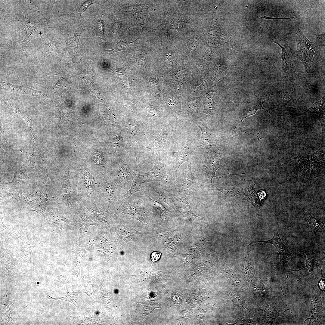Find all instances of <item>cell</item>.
I'll return each instance as SVG.
<instances>
[{"label":"cell","mask_w":325,"mask_h":325,"mask_svg":"<svg viewBox=\"0 0 325 325\" xmlns=\"http://www.w3.org/2000/svg\"><path fill=\"white\" fill-rule=\"evenodd\" d=\"M297 45L295 56L302 63L306 73H308L317 55V49L314 44L309 41L299 29L296 32Z\"/></svg>","instance_id":"6da1fadb"},{"label":"cell","mask_w":325,"mask_h":325,"mask_svg":"<svg viewBox=\"0 0 325 325\" xmlns=\"http://www.w3.org/2000/svg\"><path fill=\"white\" fill-rule=\"evenodd\" d=\"M221 156V153L217 149L209 152L204 161L202 162L200 166V170L203 171L206 173L209 178L210 185L212 188L215 187L212 182L213 178H220L217 177L215 173L218 169H221L223 167L220 164Z\"/></svg>","instance_id":"7a4b0ae2"},{"label":"cell","mask_w":325,"mask_h":325,"mask_svg":"<svg viewBox=\"0 0 325 325\" xmlns=\"http://www.w3.org/2000/svg\"><path fill=\"white\" fill-rule=\"evenodd\" d=\"M142 183L153 181L169 183V178L167 175L164 165L161 159L160 153L156 155L153 167L148 172L142 175H139Z\"/></svg>","instance_id":"3957f363"},{"label":"cell","mask_w":325,"mask_h":325,"mask_svg":"<svg viewBox=\"0 0 325 325\" xmlns=\"http://www.w3.org/2000/svg\"><path fill=\"white\" fill-rule=\"evenodd\" d=\"M258 242L270 243L275 246L276 250L278 252L280 256V262L277 266L278 268H282L286 263L291 260L292 257L291 254L288 251L286 246L282 242L277 228L274 232L273 237L271 239L266 241L256 240L252 241L248 246Z\"/></svg>","instance_id":"277c9868"},{"label":"cell","mask_w":325,"mask_h":325,"mask_svg":"<svg viewBox=\"0 0 325 325\" xmlns=\"http://www.w3.org/2000/svg\"><path fill=\"white\" fill-rule=\"evenodd\" d=\"M120 210L122 215L128 218L137 220L145 224L148 223L145 211L137 205L129 204L123 200L122 201Z\"/></svg>","instance_id":"5b68a950"},{"label":"cell","mask_w":325,"mask_h":325,"mask_svg":"<svg viewBox=\"0 0 325 325\" xmlns=\"http://www.w3.org/2000/svg\"><path fill=\"white\" fill-rule=\"evenodd\" d=\"M193 149V144L190 141L188 140L186 144L181 150L172 152L173 165L176 172L184 162H191Z\"/></svg>","instance_id":"8992f818"},{"label":"cell","mask_w":325,"mask_h":325,"mask_svg":"<svg viewBox=\"0 0 325 325\" xmlns=\"http://www.w3.org/2000/svg\"><path fill=\"white\" fill-rule=\"evenodd\" d=\"M117 231L121 239L127 244H133L141 238L142 234L131 226L124 225L119 226Z\"/></svg>","instance_id":"52a82bcc"},{"label":"cell","mask_w":325,"mask_h":325,"mask_svg":"<svg viewBox=\"0 0 325 325\" xmlns=\"http://www.w3.org/2000/svg\"><path fill=\"white\" fill-rule=\"evenodd\" d=\"M182 187L178 193L190 195L195 191L197 185L196 178L193 175L191 170V162H188L187 168L184 173Z\"/></svg>","instance_id":"ba28073f"},{"label":"cell","mask_w":325,"mask_h":325,"mask_svg":"<svg viewBox=\"0 0 325 325\" xmlns=\"http://www.w3.org/2000/svg\"><path fill=\"white\" fill-rule=\"evenodd\" d=\"M1 89L10 92L20 94H28L33 96L44 95V93L35 90L29 87L26 84L22 85H17L11 84L7 82H0Z\"/></svg>","instance_id":"9c48e42d"},{"label":"cell","mask_w":325,"mask_h":325,"mask_svg":"<svg viewBox=\"0 0 325 325\" xmlns=\"http://www.w3.org/2000/svg\"><path fill=\"white\" fill-rule=\"evenodd\" d=\"M273 42L279 46L282 49L281 60L282 76L284 79L290 77L296 72L303 73L293 65L291 59L289 56L285 48L276 41Z\"/></svg>","instance_id":"30bf717a"},{"label":"cell","mask_w":325,"mask_h":325,"mask_svg":"<svg viewBox=\"0 0 325 325\" xmlns=\"http://www.w3.org/2000/svg\"><path fill=\"white\" fill-rule=\"evenodd\" d=\"M194 122L199 128L202 133V144L199 147L205 148L209 152L217 150L215 147L213 138L207 125L199 121Z\"/></svg>","instance_id":"8fae6325"},{"label":"cell","mask_w":325,"mask_h":325,"mask_svg":"<svg viewBox=\"0 0 325 325\" xmlns=\"http://www.w3.org/2000/svg\"><path fill=\"white\" fill-rule=\"evenodd\" d=\"M292 159L297 172L303 176L310 175L311 162L308 154L301 153Z\"/></svg>","instance_id":"7c38bea8"},{"label":"cell","mask_w":325,"mask_h":325,"mask_svg":"<svg viewBox=\"0 0 325 325\" xmlns=\"http://www.w3.org/2000/svg\"><path fill=\"white\" fill-rule=\"evenodd\" d=\"M143 199L146 202L153 214L158 219H162L166 213V209L159 202L151 198L145 191H142Z\"/></svg>","instance_id":"4fadbf2b"},{"label":"cell","mask_w":325,"mask_h":325,"mask_svg":"<svg viewBox=\"0 0 325 325\" xmlns=\"http://www.w3.org/2000/svg\"><path fill=\"white\" fill-rule=\"evenodd\" d=\"M267 101L263 98H259L249 102L247 106L244 109L243 113L240 117V120L242 121L247 117L255 114L257 110L259 109H264L270 113L266 110L262 106L263 103Z\"/></svg>","instance_id":"5bb4252c"},{"label":"cell","mask_w":325,"mask_h":325,"mask_svg":"<svg viewBox=\"0 0 325 325\" xmlns=\"http://www.w3.org/2000/svg\"><path fill=\"white\" fill-rule=\"evenodd\" d=\"M162 129L159 136L153 142L155 149L158 150L165 149L169 137L173 130L171 125L165 126Z\"/></svg>","instance_id":"9a60e30c"},{"label":"cell","mask_w":325,"mask_h":325,"mask_svg":"<svg viewBox=\"0 0 325 325\" xmlns=\"http://www.w3.org/2000/svg\"><path fill=\"white\" fill-rule=\"evenodd\" d=\"M135 174L127 166L124 165L119 169L117 177L119 184L125 187L133 179Z\"/></svg>","instance_id":"2e32d148"},{"label":"cell","mask_w":325,"mask_h":325,"mask_svg":"<svg viewBox=\"0 0 325 325\" xmlns=\"http://www.w3.org/2000/svg\"><path fill=\"white\" fill-rule=\"evenodd\" d=\"M305 252L307 255V258L305 262V266L304 267L299 269L298 270H293L288 272H289L293 271H299L305 268H307L308 269L309 271L305 275L297 280V281H299L303 277L305 276L307 273H308L309 272L313 273H314V271H317L318 268L320 264L319 262V260L315 254L309 252Z\"/></svg>","instance_id":"e0dca14e"},{"label":"cell","mask_w":325,"mask_h":325,"mask_svg":"<svg viewBox=\"0 0 325 325\" xmlns=\"http://www.w3.org/2000/svg\"><path fill=\"white\" fill-rule=\"evenodd\" d=\"M311 300V316L308 319L318 320L321 318L323 315L321 314L322 310L321 301L319 299L318 296L316 295H313Z\"/></svg>","instance_id":"ac0fdd59"},{"label":"cell","mask_w":325,"mask_h":325,"mask_svg":"<svg viewBox=\"0 0 325 325\" xmlns=\"http://www.w3.org/2000/svg\"><path fill=\"white\" fill-rule=\"evenodd\" d=\"M266 306L264 311V317L266 322L272 324L276 318L279 316H282L284 315L285 312L287 310H290L287 309L282 312H279L276 311L273 304L272 300L269 304Z\"/></svg>","instance_id":"d6986e66"},{"label":"cell","mask_w":325,"mask_h":325,"mask_svg":"<svg viewBox=\"0 0 325 325\" xmlns=\"http://www.w3.org/2000/svg\"><path fill=\"white\" fill-rule=\"evenodd\" d=\"M310 173L314 178L325 175V161L311 162Z\"/></svg>","instance_id":"ffe728a7"},{"label":"cell","mask_w":325,"mask_h":325,"mask_svg":"<svg viewBox=\"0 0 325 325\" xmlns=\"http://www.w3.org/2000/svg\"><path fill=\"white\" fill-rule=\"evenodd\" d=\"M142 183L139 175L135 174L133 179L132 183L130 188L125 194V200H128L135 193L138 191H143Z\"/></svg>","instance_id":"44dd1931"},{"label":"cell","mask_w":325,"mask_h":325,"mask_svg":"<svg viewBox=\"0 0 325 325\" xmlns=\"http://www.w3.org/2000/svg\"><path fill=\"white\" fill-rule=\"evenodd\" d=\"M325 96L320 101L312 104L305 113L319 114V116L325 114Z\"/></svg>","instance_id":"7402d4cb"},{"label":"cell","mask_w":325,"mask_h":325,"mask_svg":"<svg viewBox=\"0 0 325 325\" xmlns=\"http://www.w3.org/2000/svg\"><path fill=\"white\" fill-rule=\"evenodd\" d=\"M294 93L292 87L289 83L282 90L277 91V98L282 102H288L292 98Z\"/></svg>","instance_id":"603a6c76"},{"label":"cell","mask_w":325,"mask_h":325,"mask_svg":"<svg viewBox=\"0 0 325 325\" xmlns=\"http://www.w3.org/2000/svg\"><path fill=\"white\" fill-rule=\"evenodd\" d=\"M216 188L211 190L219 191L228 197L231 196L237 198H242L244 200L243 197L245 194L244 193L243 187L231 188L228 189H219L217 187Z\"/></svg>","instance_id":"cb8c5ba5"},{"label":"cell","mask_w":325,"mask_h":325,"mask_svg":"<svg viewBox=\"0 0 325 325\" xmlns=\"http://www.w3.org/2000/svg\"><path fill=\"white\" fill-rule=\"evenodd\" d=\"M156 192L159 194L160 199L161 200L166 203L175 210L177 208L175 203L174 201L175 197H174L173 195L164 189H162V190Z\"/></svg>","instance_id":"d4e9b609"},{"label":"cell","mask_w":325,"mask_h":325,"mask_svg":"<svg viewBox=\"0 0 325 325\" xmlns=\"http://www.w3.org/2000/svg\"><path fill=\"white\" fill-rule=\"evenodd\" d=\"M104 192L107 200L110 201L114 199L115 197L116 189L113 183H106L104 184Z\"/></svg>","instance_id":"484cf974"},{"label":"cell","mask_w":325,"mask_h":325,"mask_svg":"<svg viewBox=\"0 0 325 325\" xmlns=\"http://www.w3.org/2000/svg\"><path fill=\"white\" fill-rule=\"evenodd\" d=\"M56 51V48L54 42L50 39H47L45 43L44 51L39 56V58L40 60H43L47 55L54 52Z\"/></svg>","instance_id":"4316f807"},{"label":"cell","mask_w":325,"mask_h":325,"mask_svg":"<svg viewBox=\"0 0 325 325\" xmlns=\"http://www.w3.org/2000/svg\"><path fill=\"white\" fill-rule=\"evenodd\" d=\"M22 22L23 25L26 35V38L24 40H27L36 28V24L33 22V21H30L26 17L24 18L22 20Z\"/></svg>","instance_id":"83f0119b"},{"label":"cell","mask_w":325,"mask_h":325,"mask_svg":"<svg viewBox=\"0 0 325 325\" xmlns=\"http://www.w3.org/2000/svg\"><path fill=\"white\" fill-rule=\"evenodd\" d=\"M309 156L311 162L325 161V147L321 146L318 150L311 153Z\"/></svg>","instance_id":"f1b7e54d"},{"label":"cell","mask_w":325,"mask_h":325,"mask_svg":"<svg viewBox=\"0 0 325 325\" xmlns=\"http://www.w3.org/2000/svg\"><path fill=\"white\" fill-rule=\"evenodd\" d=\"M138 38L134 41L130 42H127L121 40L119 42H117L116 46L114 48L106 51H109V54H111L118 51L125 50L132 45L133 43H135Z\"/></svg>","instance_id":"f546056e"},{"label":"cell","mask_w":325,"mask_h":325,"mask_svg":"<svg viewBox=\"0 0 325 325\" xmlns=\"http://www.w3.org/2000/svg\"><path fill=\"white\" fill-rule=\"evenodd\" d=\"M83 179L86 187L89 191H92L94 188V183L92 176L87 170H85Z\"/></svg>","instance_id":"4dcf8cb0"},{"label":"cell","mask_w":325,"mask_h":325,"mask_svg":"<svg viewBox=\"0 0 325 325\" xmlns=\"http://www.w3.org/2000/svg\"><path fill=\"white\" fill-rule=\"evenodd\" d=\"M81 35L82 32L80 30H76L74 36L70 39V42L69 44V45L71 47L77 48L79 40Z\"/></svg>","instance_id":"1f68e13d"},{"label":"cell","mask_w":325,"mask_h":325,"mask_svg":"<svg viewBox=\"0 0 325 325\" xmlns=\"http://www.w3.org/2000/svg\"><path fill=\"white\" fill-rule=\"evenodd\" d=\"M307 225L311 229L315 230L321 228L322 226V223L314 217H311L308 220Z\"/></svg>","instance_id":"d6a6232c"},{"label":"cell","mask_w":325,"mask_h":325,"mask_svg":"<svg viewBox=\"0 0 325 325\" xmlns=\"http://www.w3.org/2000/svg\"><path fill=\"white\" fill-rule=\"evenodd\" d=\"M148 82L149 87L153 92L156 93L159 92V88L156 79L149 78Z\"/></svg>","instance_id":"836d02e7"},{"label":"cell","mask_w":325,"mask_h":325,"mask_svg":"<svg viewBox=\"0 0 325 325\" xmlns=\"http://www.w3.org/2000/svg\"><path fill=\"white\" fill-rule=\"evenodd\" d=\"M96 33L98 36L103 37L104 35V26L103 20L100 19L98 20L96 24Z\"/></svg>","instance_id":"e575fe53"},{"label":"cell","mask_w":325,"mask_h":325,"mask_svg":"<svg viewBox=\"0 0 325 325\" xmlns=\"http://www.w3.org/2000/svg\"><path fill=\"white\" fill-rule=\"evenodd\" d=\"M95 4L94 1L92 0H88L84 2L81 4L79 8V16H80L90 5Z\"/></svg>","instance_id":"d590c367"},{"label":"cell","mask_w":325,"mask_h":325,"mask_svg":"<svg viewBox=\"0 0 325 325\" xmlns=\"http://www.w3.org/2000/svg\"><path fill=\"white\" fill-rule=\"evenodd\" d=\"M161 252L157 251L153 252L151 253L150 256V259L152 262L151 266L153 262L159 260L161 257Z\"/></svg>","instance_id":"8d00e7d4"},{"label":"cell","mask_w":325,"mask_h":325,"mask_svg":"<svg viewBox=\"0 0 325 325\" xmlns=\"http://www.w3.org/2000/svg\"><path fill=\"white\" fill-rule=\"evenodd\" d=\"M321 126L322 135L323 137H324L325 135V118L324 115L319 116L318 118Z\"/></svg>","instance_id":"74e56055"},{"label":"cell","mask_w":325,"mask_h":325,"mask_svg":"<svg viewBox=\"0 0 325 325\" xmlns=\"http://www.w3.org/2000/svg\"><path fill=\"white\" fill-rule=\"evenodd\" d=\"M124 105L133 109L134 107V102L132 100L127 99L124 101Z\"/></svg>","instance_id":"f35d334b"},{"label":"cell","mask_w":325,"mask_h":325,"mask_svg":"<svg viewBox=\"0 0 325 325\" xmlns=\"http://www.w3.org/2000/svg\"><path fill=\"white\" fill-rule=\"evenodd\" d=\"M318 287L320 290L322 291H324L325 290V282H324V278H321L318 283Z\"/></svg>","instance_id":"ab89813d"},{"label":"cell","mask_w":325,"mask_h":325,"mask_svg":"<svg viewBox=\"0 0 325 325\" xmlns=\"http://www.w3.org/2000/svg\"><path fill=\"white\" fill-rule=\"evenodd\" d=\"M119 24L117 22L115 23L114 24L113 28V33H116L118 31L119 29Z\"/></svg>","instance_id":"60d3db41"},{"label":"cell","mask_w":325,"mask_h":325,"mask_svg":"<svg viewBox=\"0 0 325 325\" xmlns=\"http://www.w3.org/2000/svg\"><path fill=\"white\" fill-rule=\"evenodd\" d=\"M128 81V79L127 80H124L123 81H122L121 84L125 87L129 88L130 87L131 85L130 82Z\"/></svg>","instance_id":"b9f144b4"},{"label":"cell","mask_w":325,"mask_h":325,"mask_svg":"<svg viewBox=\"0 0 325 325\" xmlns=\"http://www.w3.org/2000/svg\"><path fill=\"white\" fill-rule=\"evenodd\" d=\"M115 72L117 73L119 76H122L125 75V70H116Z\"/></svg>","instance_id":"7bdbcfd3"},{"label":"cell","mask_w":325,"mask_h":325,"mask_svg":"<svg viewBox=\"0 0 325 325\" xmlns=\"http://www.w3.org/2000/svg\"><path fill=\"white\" fill-rule=\"evenodd\" d=\"M259 195L260 199H262L265 198L266 194L264 191H261L259 192Z\"/></svg>","instance_id":"ee69618b"},{"label":"cell","mask_w":325,"mask_h":325,"mask_svg":"<svg viewBox=\"0 0 325 325\" xmlns=\"http://www.w3.org/2000/svg\"><path fill=\"white\" fill-rule=\"evenodd\" d=\"M322 38H323L324 39V34H321L320 35H318V36L317 37V38H318V39H322Z\"/></svg>","instance_id":"f6af8a7d"},{"label":"cell","mask_w":325,"mask_h":325,"mask_svg":"<svg viewBox=\"0 0 325 325\" xmlns=\"http://www.w3.org/2000/svg\"><path fill=\"white\" fill-rule=\"evenodd\" d=\"M288 274H289V273H288V274H287V277H286V279L285 281V282H284V283H283V284H282V285H281V286L280 287V289H281V290H282V293H283V295H284V293H283V289H282V287H283V284L284 283H285V282H286V280H287V278H288V277H289V275H288Z\"/></svg>","instance_id":"bcb514c9"}]
</instances>
